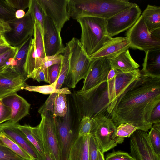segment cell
<instances>
[{
  "instance_id": "1",
  "label": "cell",
  "mask_w": 160,
  "mask_h": 160,
  "mask_svg": "<svg viewBox=\"0 0 160 160\" xmlns=\"http://www.w3.org/2000/svg\"><path fill=\"white\" fill-rule=\"evenodd\" d=\"M159 103L160 77L142 69L119 96L110 116L116 126L129 122L138 130L148 132L153 125L150 121L151 112Z\"/></svg>"
},
{
  "instance_id": "2",
  "label": "cell",
  "mask_w": 160,
  "mask_h": 160,
  "mask_svg": "<svg viewBox=\"0 0 160 160\" xmlns=\"http://www.w3.org/2000/svg\"><path fill=\"white\" fill-rule=\"evenodd\" d=\"M139 69L129 72H123L115 68L109 72L107 81L98 88L86 103L88 111L92 116L110 114L116 101L126 87L139 76Z\"/></svg>"
},
{
  "instance_id": "3",
  "label": "cell",
  "mask_w": 160,
  "mask_h": 160,
  "mask_svg": "<svg viewBox=\"0 0 160 160\" xmlns=\"http://www.w3.org/2000/svg\"><path fill=\"white\" fill-rule=\"evenodd\" d=\"M133 4L128 0H68L67 11L69 17L76 20L84 16L107 19Z\"/></svg>"
},
{
  "instance_id": "4",
  "label": "cell",
  "mask_w": 160,
  "mask_h": 160,
  "mask_svg": "<svg viewBox=\"0 0 160 160\" xmlns=\"http://www.w3.org/2000/svg\"><path fill=\"white\" fill-rule=\"evenodd\" d=\"M76 20L81 29L80 41L89 57L98 51L111 38L107 33L105 19L84 16Z\"/></svg>"
},
{
  "instance_id": "5",
  "label": "cell",
  "mask_w": 160,
  "mask_h": 160,
  "mask_svg": "<svg viewBox=\"0 0 160 160\" xmlns=\"http://www.w3.org/2000/svg\"><path fill=\"white\" fill-rule=\"evenodd\" d=\"M69 52V70L64 83L73 88L82 79H85L92 60L85 52L80 40L73 38L67 44Z\"/></svg>"
},
{
  "instance_id": "6",
  "label": "cell",
  "mask_w": 160,
  "mask_h": 160,
  "mask_svg": "<svg viewBox=\"0 0 160 160\" xmlns=\"http://www.w3.org/2000/svg\"><path fill=\"white\" fill-rule=\"evenodd\" d=\"M92 126L90 134L95 138L99 150L103 153L122 143L124 138L116 136L117 126L111 118L105 114L92 117Z\"/></svg>"
},
{
  "instance_id": "7",
  "label": "cell",
  "mask_w": 160,
  "mask_h": 160,
  "mask_svg": "<svg viewBox=\"0 0 160 160\" xmlns=\"http://www.w3.org/2000/svg\"><path fill=\"white\" fill-rule=\"evenodd\" d=\"M110 69V62L107 58H100L92 60L83 87L77 92L82 102L90 100L100 86L107 81Z\"/></svg>"
},
{
  "instance_id": "8",
  "label": "cell",
  "mask_w": 160,
  "mask_h": 160,
  "mask_svg": "<svg viewBox=\"0 0 160 160\" xmlns=\"http://www.w3.org/2000/svg\"><path fill=\"white\" fill-rule=\"evenodd\" d=\"M130 47L145 52L160 49V30L150 32L141 15L126 33Z\"/></svg>"
},
{
  "instance_id": "9",
  "label": "cell",
  "mask_w": 160,
  "mask_h": 160,
  "mask_svg": "<svg viewBox=\"0 0 160 160\" xmlns=\"http://www.w3.org/2000/svg\"><path fill=\"white\" fill-rule=\"evenodd\" d=\"M41 120L38 125L41 132L45 147L52 160H60V151L54 118L50 112L42 106L38 110Z\"/></svg>"
},
{
  "instance_id": "10",
  "label": "cell",
  "mask_w": 160,
  "mask_h": 160,
  "mask_svg": "<svg viewBox=\"0 0 160 160\" xmlns=\"http://www.w3.org/2000/svg\"><path fill=\"white\" fill-rule=\"evenodd\" d=\"M35 22L28 10L23 18H15L7 22L11 30L4 35L9 45L18 47L30 37H32L34 33Z\"/></svg>"
},
{
  "instance_id": "11",
  "label": "cell",
  "mask_w": 160,
  "mask_h": 160,
  "mask_svg": "<svg viewBox=\"0 0 160 160\" xmlns=\"http://www.w3.org/2000/svg\"><path fill=\"white\" fill-rule=\"evenodd\" d=\"M33 36V38L31 41L23 66L24 73L27 79L30 78L33 72L41 66L46 56L42 33L40 27L35 22Z\"/></svg>"
},
{
  "instance_id": "12",
  "label": "cell",
  "mask_w": 160,
  "mask_h": 160,
  "mask_svg": "<svg viewBox=\"0 0 160 160\" xmlns=\"http://www.w3.org/2000/svg\"><path fill=\"white\" fill-rule=\"evenodd\" d=\"M141 13V10L139 6L133 3L129 8L106 19L108 35L112 38L130 28L136 23Z\"/></svg>"
},
{
  "instance_id": "13",
  "label": "cell",
  "mask_w": 160,
  "mask_h": 160,
  "mask_svg": "<svg viewBox=\"0 0 160 160\" xmlns=\"http://www.w3.org/2000/svg\"><path fill=\"white\" fill-rule=\"evenodd\" d=\"M54 118L60 148V160H68L71 148L78 137V129H75L72 125L68 109L63 120L56 117Z\"/></svg>"
},
{
  "instance_id": "14",
  "label": "cell",
  "mask_w": 160,
  "mask_h": 160,
  "mask_svg": "<svg viewBox=\"0 0 160 160\" xmlns=\"http://www.w3.org/2000/svg\"><path fill=\"white\" fill-rule=\"evenodd\" d=\"M130 155L134 160H160L147 132L137 130L130 137Z\"/></svg>"
},
{
  "instance_id": "15",
  "label": "cell",
  "mask_w": 160,
  "mask_h": 160,
  "mask_svg": "<svg viewBox=\"0 0 160 160\" xmlns=\"http://www.w3.org/2000/svg\"><path fill=\"white\" fill-rule=\"evenodd\" d=\"M24 74L11 66L0 72V98L23 89L27 84Z\"/></svg>"
},
{
  "instance_id": "16",
  "label": "cell",
  "mask_w": 160,
  "mask_h": 160,
  "mask_svg": "<svg viewBox=\"0 0 160 160\" xmlns=\"http://www.w3.org/2000/svg\"><path fill=\"white\" fill-rule=\"evenodd\" d=\"M60 32L52 20L45 15L42 36L46 56L62 54L64 51Z\"/></svg>"
},
{
  "instance_id": "17",
  "label": "cell",
  "mask_w": 160,
  "mask_h": 160,
  "mask_svg": "<svg viewBox=\"0 0 160 160\" xmlns=\"http://www.w3.org/2000/svg\"><path fill=\"white\" fill-rule=\"evenodd\" d=\"M46 16L51 19L61 32L69 20L67 11L68 0H37Z\"/></svg>"
},
{
  "instance_id": "18",
  "label": "cell",
  "mask_w": 160,
  "mask_h": 160,
  "mask_svg": "<svg viewBox=\"0 0 160 160\" xmlns=\"http://www.w3.org/2000/svg\"><path fill=\"white\" fill-rule=\"evenodd\" d=\"M18 124L10 120L0 124V132L16 142L33 159L39 158L40 157L36 149L18 128Z\"/></svg>"
},
{
  "instance_id": "19",
  "label": "cell",
  "mask_w": 160,
  "mask_h": 160,
  "mask_svg": "<svg viewBox=\"0 0 160 160\" xmlns=\"http://www.w3.org/2000/svg\"><path fill=\"white\" fill-rule=\"evenodd\" d=\"M130 47V42L127 37L111 38L100 49L89 58L91 60L100 58H111L128 49Z\"/></svg>"
},
{
  "instance_id": "20",
  "label": "cell",
  "mask_w": 160,
  "mask_h": 160,
  "mask_svg": "<svg viewBox=\"0 0 160 160\" xmlns=\"http://www.w3.org/2000/svg\"><path fill=\"white\" fill-rule=\"evenodd\" d=\"M4 104L9 107L11 111L10 121L18 122L29 114L30 104L17 92L2 98Z\"/></svg>"
},
{
  "instance_id": "21",
  "label": "cell",
  "mask_w": 160,
  "mask_h": 160,
  "mask_svg": "<svg viewBox=\"0 0 160 160\" xmlns=\"http://www.w3.org/2000/svg\"><path fill=\"white\" fill-rule=\"evenodd\" d=\"M111 68H115L123 72L135 71L140 66L132 58L128 49L124 51L114 57L108 59Z\"/></svg>"
},
{
  "instance_id": "22",
  "label": "cell",
  "mask_w": 160,
  "mask_h": 160,
  "mask_svg": "<svg viewBox=\"0 0 160 160\" xmlns=\"http://www.w3.org/2000/svg\"><path fill=\"white\" fill-rule=\"evenodd\" d=\"M91 134L78 137L70 149L68 160H89V147Z\"/></svg>"
},
{
  "instance_id": "23",
  "label": "cell",
  "mask_w": 160,
  "mask_h": 160,
  "mask_svg": "<svg viewBox=\"0 0 160 160\" xmlns=\"http://www.w3.org/2000/svg\"><path fill=\"white\" fill-rule=\"evenodd\" d=\"M17 126L34 147L40 157L43 156L45 152L44 145L42 135L38 126L32 127L26 124L20 125L18 124Z\"/></svg>"
},
{
  "instance_id": "24",
  "label": "cell",
  "mask_w": 160,
  "mask_h": 160,
  "mask_svg": "<svg viewBox=\"0 0 160 160\" xmlns=\"http://www.w3.org/2000/svg\"><path fill=\"white\" fill-rule=\"evenodd\" d=\"M145 52L142 70L151 75L160 77V49Z\"/></svg>"
},
{
  "instance_id": "25",
  "label": "cell",
  "mask_w": 160,
  "mask_h": 160,
  "mask_svg": "<svg viewBox=\"0 0 160 160\" xmlns=\"http://www.w3.org/2000/svg\"><path fill=\"white\" fill-rule=\"evenodd\" d=\"M149 32L160 30V7L148 5L141 15Z\"/></svg>"
},
{
  "instance_id": "26",
  "label": "cell",
  "mask_w": 160,
  "mask_h": 160,
  "mask_svg": "<svg viewBox=\"0 0 160 160\" xmlns=\"http://www.w3.org/2000/svg\"><path fill=\"white\" fill-rule=\"evenodd\" d=\"M56 81L51 84L42 86H30L27 85L23 89L30 91L37 92L44 94H51L55 93L69 94L71 93L67 87L57 90L55 88Z\"/></svg>"
},
{
  "instance_id": "27",
  "label": "cell",
  "mask_w": 160,
  "mask_h": 160,
  "mask_svg": "<svg viewBox=\"0 0 160 160\" xmlns=\"http://www.w3.org/2000/svg\"><path fill=\"white\" fill-rule=\"evenodd\" d=\"M32 38V37H30L18 47V52L14 57L16 62L15 68L24 74L23 66Z\"/></svg>"
},
{
  "instance_id": "28",
  "label": "cell",
  "mask_w": 160,
  "mask_h": 160,
  "mask_svg": "<svg viewBox=\"0 0 160 160\" xmlns=\"http://www.w3.org/2000/svg\"><path fill=\"white\" fill-rule=\"evenodd\" d=\"M28 8L35 21L40 27L42 36L45 15L42 8L37 0H30Z\"/></svg>"
},
{
  "instance_id": "29",
  "label": "cell",
  "mask_w": 160,
  "mask_h": 160,
  "mask_svg": "<svg viewBox=\"0 0 160 160\" xmlns=\"http://www.w3.org/2000/svg\"><path fill=\"white\" fill-rule=\"evenodd\" d=\"M0 139L4 145L25 160H32L33 159L29 154L17 144L8 137L1 132H0Z\"/></svg>"
},
{
  "instance_id": "30",
  "label": "cell",
  "mask_w": 160,
  "mask_h": 160,
  "mask_svg": "<svg viewBox=\"0 0 160 160\" xmlns=\"http://www.w3.org/2000/svg\"><path fill=\"white\" fill-rule=\"evenodd\" d=\"M18 47H12L0 55V72L10 67L15 68L16 62L14 59L18 52Z\"/></svg>"
},
{
  "instance_id": "31",
  "label": "cell",
  "mask_w": 160,
  "mask_h": 160,
  "mask_svg": "<svg viewBox=\"0 0 160 160\" xmlns=\"http://www.w3.org/2000/svg\"><path fill=\"white\" fill-rule=\"evenodd\" d=\"M66 94L58 93L55 98L52 116L53 118L58 116L64 117L68 111Z\"/></svg>"
},
{
  "instance_id": "32",
  "label": "cell",
  "mask_w": 160,
  "mask_h": 160,
  "mask_svg": "<svg viewBox=\"0 0 160 160\" xmlns=\"http://www.w3.org/2000/svg\"><path fill=\"white\" fill-rule=\"evenodd\" d=\"M148 133L151 143L156 152L160 155V123L153 124Z\"/></svg>"
},
{
  "instance_id": "33",
  "label": "cell",
  "mask_w": 160,
  "mask_h": 160,
  "mask_svg": "<svg viewBox=\"0 0 160 160\" xmlns=\"http://www.w3.org/2000/svg\"><path fill=\"white\" fill-rule=\"evenodd\" d=\"M137 130V128L130 123H121L117 126L116 136L120 138L129 137Z\"/></svg>"
},
{
  "instance_id": "34",
  "label": "cell",
  "mask_w": 160,
  "mask_h": 160,
  "mask_svg": "<svg viewBox=\"0 0 160 160\" xmlns=\"http://www.w3.org/2000/svg\"><path fill=\"white\" fill-rule=\"evenodd\" d=\"M92 126V118L83 115L78 128V137L90 134Z\"/></svg>"
},
{
  "instance_id": "35",
  "label": "cell",
  "mask_w": 160,
  "mask_h": 160,
  "mask_svg": "<svg viewBox=\"0 0 160 160\" xmlns=\"http://www.w3.org/2000/svg\"><path fill=\"white\" fill-rule=\"evenodd\" d=\"M16 10L5 5L0 0V19L6 22L15 18Z\"/></svg>"
},
{
  "instance_id": "36",
  "label": "cell",
  "mask_w": 160,
  "mask_h": 160,
  "mask_svg": "<svg viewBox=\"0 0 160 160\" xmlns=\"http://www.w3.org/2000/svg\"><path fill=\"white\" fill-rule=\"evenodd\" d=\"M0 160H25L4 145L0 144Z\"/></svg>"
},
{
  "instance_id": "37",
  "label": "cell",
  "mask_w": 160,
  "mask_h": 160,
  "mask_svg": "<svg viewBox=\"0 0 160 160\" xmlns=\"http://www.w3.org/2000/svg\"><path fill=\"white\" fill-rule=\"evenodd\" d=\"M6 5L16 11L25 10L29 6L30 0H2Z\"/></svg>"
},
{
  "instance_id": "38",
  "label": "cell",
  "mask_w": 160,
  "mask_h": 160,
  "mask_svg": "<svg viewBox=\"0 0 160 160\" xmlns=\"http://www.w3.org/2000/svg\"><path fill=\"white\" fill-rule=\"evenodd\" d=\"M63 58V54L59 53L51 56H46L40 67L46 69L52 65L57 64H61Z\"/></svg>"
},
{
  "instance_id": "39",
  "label": "cell",
  "mask_w": 160,
  "mask_h": 160,
  "mask_svg": "<svg viewBox=\"0 0 160 160\" xmlns=\"http://www.w3.org/2000/svg\"><path fill=\"white\" fill-rule=\"evenodd\" d=\"M106 160H134L132 157L128 153L118 151H114L108 154Z\"/></svg>"
},
{
  "instance_id": "40",
  "label": "cell",
  "mask_w": 160,
  "mask_h": 160,
  "mask_svg": "<svg viewBox=\"0 0 160 160\" xmlns=\"http://www.w3.org/2000/svg\"><path fill=\"white\" fill-rule=\"evenodd\" d=\"M99 149L95 138L91 134L89 147V160H98Z\"/></svg>"
},
{
  "instance_id": "41",
  "label": "cell",
  "mask_w": 160,
  "mask_h": 160,
  "mask_svg": "<svg viewBox=\"0 0 160 160\" xmlns=\"http://www.w3.org/2000/svg\"><path fill=\"white\" fill-rule=\"evenodd\" d=\"M60 67L61 64H57L48 68V83L49 84H52L57 80L59 74Z\"/></svg>"
},
{
  "instance_id": "42",
  "label": "cell",
  "mask_w": 160,
  "mask_h": 160,
  "mask_svg": "<svg viewBox=\"0 0 160 160\" xmlns=\"http://www.w3.org/2000/svg\"><path fill=\"white\" fill-rule=\"evenodd\" d=\"M11 115V109L4 104L2 98H0V124L10 120Z\"/></svg>"
},
{
  "instance_id": "43",
  "label": "cell",
  "mask_w": 160,
  "mask_h": 160,
  "mask_svg": "<svg viewBox=\"0 0 160 160\" xmlns=\"http://www.w3.org/2000/svg\"><path fill=\"white\" fill-rule=\"evenodd\" d=\"M48 68L45 69L40 67L33 72L30 78H32L38 82L43 81L48 83Z\"/></svg>"
},
{
  "instance_id": "44",
  "label": "cell",
  "mask_w": 160,
  "mask_h": 160,
  "mask_svg": "<svg viewBox=\"0 0 160 160\" xmlns=\"http://www.w3.org/2000/svg\"><path fill=\"white\" fill-rule=\"evenodd\" d=\"M150 122L152 124L160 122V103L153 109L150 117Z\"/></svg>"
},
{
  "instance_id": "45",
  "label": "cell",
  "mask_w": 160,
  "mask_h": 160,
  "mask_svg": "<svg viewBox=\"0 0 160 160\" xmlns=\"http://www.w3.org/2000/svg\"><path fill=\"white\" fill-rule=\"evenodd\" d=\"M11 30V28L8 23L0 19V35H4L5 33L9 32Z\"/></svg>"
},
{
  "instance_id": "46",
  "label": "cell",
  "mask_w": 160,
  "mask_h": 160,
  "mask_svg": "<svg viewBox=\"0 0 160 160\" xmlns=\"http://www.w3.org/2000/svg\"><path fill=\"white\" fill-rule=\"evenodd\" d=\"M25 14L24 10H18L16 11L15 12V18L18 19H20L23 18Z\"/></svg>"
},
{
  "instance_id": "47",
  "label": "cell",
  "mask_w": 160,
  "mask_h": 160,
  "mask_svg": "<svg viewBox=\"0 0 160 160\" xmlns=\"http://www.w3.org/2000/svg\"><path fill=\"white\" fill-rule=\"evenodd\" d=\"M0 46H10L6 40L4 35H0Z\"/></svg>"
},
{
  "instance_id": "48",
  "label": "cell",
  "mask_w": 160,
  "mask_h": 160,
  "mask_svg": "<svg viewBox=\"0 0 160 160\" xmlns=\"http://www.w3.org/2000/svg\"><path fill=\"white\" fill-rule=\"evenodd\" d=\"M35 160H52L49 154L47 152L44 153V154L42 157Z\"/></svg>"
},
{
  "instance_id": "49",
  "label": "cell",
  "mask_w": 160,
  "mask_h": 160,
  "mask_svg": "<svg viewBox=\"0 0 160 160\" xmlns=\"http://www.w3.org/2000/svg\"><path fill=\"white\" fill-rule=\"evenodd\" d=\"M12 47L11 46H0V55Z\"/></svg>"
},
{
  "instance_id": "50",
  "label": "cell",
  "mask_w": 160,
  "mask_h": 160,
  "mask_svg": "<svg viewBox=\"0 0 160 160\" xmlns=\"http://www.w3.org/2000/svg\"><path fill=\"white\" fill-rule=\"evenodd\" d=\"M98 160H105L103 153L99 149L98 150Z\"/></svg>"
},
{
  "instance_id": "51",
  "label": "cell",
  "mask_w": 160,
  "mask_h": 160,
  "mask_svg": "<svg viewBox=\"0 0 160 160\" xmlns=\"http://www.w3.org/2000/svg\"><path fill=\"white\" fill-rule=\"evenodd\" d=\"M0 144L4 145L3 144V143L2 142V141L0 139Z\"/></svg>"
},
{
  "instance_id": "52",
  "label": "cell",
  "mask_w": 160,
  "mask_h": 160,
  "mask_svg": "<svg viewBox=\"0 0 160 160\" xmlns=\"http://www.w3.org/2000/svg\"><path fill=\"white\" fill-rule=\"evenodd\" d=\"M32 160H35L33 159H32Z\"/></svg>"
}]
</instances>
